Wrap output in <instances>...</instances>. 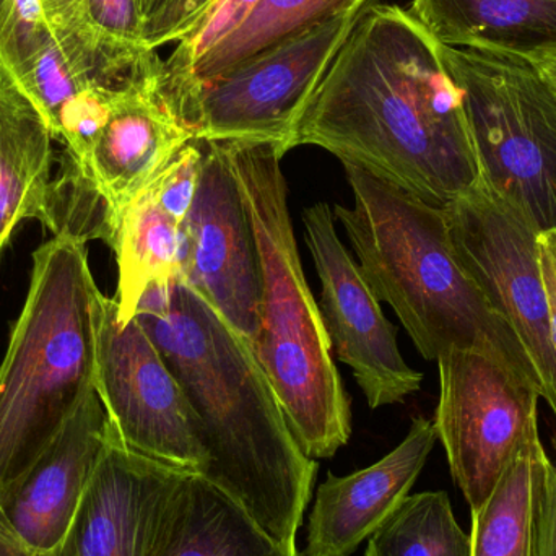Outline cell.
<instances>
[{
	"label": "cell",
	"mask_w": 556,
	"mask_h": 556,
	"mask_svg": "<svg viewBox=\"0 0 556 556\" xmlns=\"http://www.w3.org/2000/svg\"><path fill=\"white\" fill-rule=\"evenodd\" d=\"M51 35L41 0H0V80L28 64Z\"/></svg>",
	"instance_id": "cell-25"
},
{
	"label": "cell",
	"mask_w": 556,
	"mask_h": 556,
	"mask_svg": "<svg viewBox=\"0 0 556 556\" xmlns=\"http://www.w3.org/2000/svg\"><path fill=\"white\" fill-rule=\"evenodd\" d=\"M182 224L146 186L117 218L111 250L116 254L119 281L114 296L121 323L136 317L140 298L153 281L181 276Z\"/></svg>",
	"instance_id": "cell-21"
},
{
	"label": "cell",
	"mask_w": 556,
	"mask_h": 556,
	"mask_svg": "<svg viewBox=\"0 0 556 556\" xmlns=\"http://www.w3.org/2000/svg\"><path fill=\"white\" fill-rule=\"evenodd\" d=\"M444 208L454 251L490 306L515 330L551 404L555 392L547 288L539 263V231L482 179Z\"/></svg>",
	"instance_id": "cell-9"
},
{
	"label": "cell",
	"mask_w": 556,
	"mask_h": 556,
	"mask_svg": "<svg viewBox=\"0 0 556 556\" xmlns=\"http://www.w3.org/2000/svg\"><path fill=\"white\" fill-rule=\"evenodd\" d=\"M166 0H146L142 7L143 25L165 5Z\"/></svg>",
	"instance_id": "cell-33"
},
{
	"label": "cell",
	"mask_w": 556,
	"mask_h": 556,
	"mask_svg": "<svg viewBox=\"0 0 556 556\" xmlns=\"http://www.w3.org/2000/svg\"><path fill=\"white\" fill-rule=\"evenodd\" d=\"M142 556H298L264 531L233 496L195 472H179L150 521Z\"/></svg>",
	"instance_id": "cell-17"
},
{
	"label": "cell",
	"mask_w": 556,
	"mask_h": 556,
	"mask_svg": "<svg viewBox=\"0 0 556 556\" xmlns=\"http://www.w3.org/2000/svg\"><path fill=\"white\" fill-rule=\"evenodd\" d=\"M80 20L98 46L117 54L146 51L139 0H81Z\"/></svg>",
	"instance_id": "cell-26"
},
{
	"label": "cell",
	"mask_w": 556,
	"mask_h": 556,
	"mask_svg": "<svg viewBox=\"0 0 556 556\" xmlns=\"http://www.w3.org/2000/svg\"><path fill=\"white\" fill-rule=\"evenodd\" d=\"M368 2L369 0H260L247 23L192 68L185 85L169 98V106L178 116L179 104L192 88L235 71L244 62L303 35L314 26L346 13L358 12Z\"/></svg>",
	"instance_id": "cell-22"
},
{
	"label": "cell",
	"mask_w": 556,
	"mask_h": 556,
	"mask_svg": "<svg viewBox=\"0 0 556 556\" xmlns=\"http://www.w3.org/2000/svg\"><path fill=\"white\" fill-rule=\"evenodd\" d=\"M535 67L539 68L542 75H544L545 80L554 87L556 91V59H551V61L539 62V64H534Z\"/></svg>",
	"instance_id": "cell-32"
},
{
	"label": "cell",
	"mask_w": 556,
	"mask_h": 556,
	"mask_svg": "<svg viewBox=\"0 0 556 556\" xmlns=\"http://www.w3.org/2000/svg\"><path fill=\"white\" fill-rule=\"evenodd\" d=\"M111 438L106 410L97 391L90 392L0 498V522L26 547L51 555L67 534Z\"/></svg>",
	"instance_id": "cell-13"
},
{
	"label": "cell",
	"mask_w": 556,
	"mask_h": 556,
	"mask_svg": "<svg viewBox=\"0 0 556 556\" xmlns=\"http://www.w3.org/2000/svg\"><path fill=\"white\" fill-rule=\"evenodd\" d=\"M539 263H541L542 277L547 288L548 309H551V337L554 350L556 371V230L545 231L538 238ZM556 420V381L554 399L551 404Z\"/></svg>",
	"instance_id": "cell-28"
},
{
	"label": "cell",
	"mask_w": 556,
	"mask_h": 556,
	"mask_svg": "<svg viewBox=\"0 0 556 556\" xmlns=\"http://www.w3.org/2000/svg\"><path fill=\"white\" fill-rule=\"evenodd\" d=\"M162 75L121 94L87 160H74L110 205L114 231L124 207L194 139L163 97Z\"/></svg>",
	"instance_id": "cell-15"
},
{
	"label": "cell",
	"mask_w": 556,
	"mask_h": 556,
	"mask_svg": "<svg viewBox=\"0 0 556 556\" xmlns=\"http://www.w3.org/2000/svg\"><path fill=\"white\" fill-rule=\"evenodd\" d=\"M408 13L450 48L529 64L556 59V0H412Z\"/></svg>",
	"instance_id": "cell-18"
},
{
	"label": "cell",
	"mask_w": 556,
	"mask_h": 556,
	"mask_svg": "<svg viewBox=\"0 0 556 556\" xmlns=\"http://www.w3.org/2000/svg\"><path fill=\"white\" fill-rule=\"evenodd\" d=\"M438 441L434 421L415 418L394 451L346 477H327L317 489L307 525L306 556H352L399 508Z\"/></svg>",
	"instance_id": "cell-14"
},
{
	"label": "cell",
	"mask_w": 556,
	"mask_h": 556,
	"mask_svg": "<svg viewBox=\"0 0 556 556\" xmlns=\"http://www.w3.org/2000/svg\"><path fill=\"white\" fill-rule=\"evenodd\" d=\"M41 3L51 29L80 22L81 0H41Z\"/></svg>",
	"instance_id": "cell-30"
},
{
	"label": "cell",
	"mask_w": 556,
	"mask_h": 556,
	"mask_svg": "<svg viewBox=\"0 0 556 556\" xmlns=\"http://www.w3.org/2000/svg\"><path fill=\"white\" fill-rule=\"evenodd\" d=\"M440 369L438 440L470 509L483 505L526 434L538 425L541 391L511 368L476 350H450Z\"/></svg>",
	"instance_id": "cell-10"
},
{
	"label": "cell",
	"mask_w": 556,
	"mask_h": 556,
	"mask_svg": "<svg viewBox=\"0 0 556 556\" xmlns=\"http://www.w3.org/2000/svg\"><path fill=\"white\" fill-rule=\"evenodd\" d=\"M253 228L260 324L253 346L294 440L329 459L352 434L350 402L332 345L301 267L276 143L224 142Z\"/></svg>",
	"instance_id": "cell-4"
},
{
	"label": "cell",
	"mask_w": 556,
	"mask_h": 556,
	"mask_svg": "<svg viewBox=\"0 0 556 556\" xmlns=\"http://www.w3.org/2000/svg\"><path fill=\"white\" fill-rule=\"evenodd\" d=\"M552 464L534 425L489 498L472 509V556H541Z\"/></svg>",
	"instance_id": "cell-19"
},
{
	"label": "cell",
	"mask_w": 556,
	"mask_h": 556,
	"mask_svg": "<svg viewBox=\"0 0 556 556\" xmlns=\"http://www.w3.org/2000/svg\"><path fill=\"white\" fill-rule=\"evenodd\" d=\"M314 146L446 207L480 179L463 97L440 42L389 3L363 7L301 111L288 152Z\"/></svg>",
	"instance_id": "cell-1"
},
{
	"label": "cell",
	"mask_w": 556,
	"mask_h": 556,
	"mask_svg": "<svg viewBox=\"0 0 556 556\" xmlns=\"http://www.w3.org/2000/svg\"><path fill=\"white\" fill-rule=\"evenodd\" d=\"M214 0H166L165 5L143 25V45L149 49L181 41Z\"/></svg>",
	"instance_id": "cell-27"
},
{
	"label": "cell",
	"mask_w": 556,
	"mask_h": 556,
	"mask_svg": "<svg viewBox=\"0 0 556 556\" xmlns=\"http://www.w3.org/2000/svg\"><path fill=\"white\" fill-rule=\"evenodd\" d=\"M359 12L314 26L235 71L198 85L179 104V119L194 139L276 143L285 155L301 111Z\"/></svg>",
	"instance_id": "cell-7"
},
{
	"label": "cell",
	"mask_w": 556,
	"mask_h": 556,
	"mask_svg": "<svg viewBox=\"0 0 556 556\" xmlns=\"http://www.w3.org/2000/svg\"><path fill=\"white\" fill-rule=\"evenodd\" d=\"M94 391L127 450L204 473L207 456L178 379L136 317L121 323L116 300L103 293L97 306Z\"/></svg>",
	"instance_id": "cell-8"
},
{
	"label": "cell",
	"mask_w": 556,
	"mask_h": 556,
	"mask_svg": "<svg viewBox=\"0 0 556 556\" xmlns=\"http://www.w3.org/2000/svg\"><path fill=\"white\" fill-rule=\"evenodd\" d=\"M541 556H556V464H552L551 473H548L544 521H542Z\"/></svg>",
	"instance_id": "cell-29"
},
{
	"label": "cell",
	"mask_w": 556,
	"mask_h": 556,
	"mask_svg": "<svg viewBox=\"0 0 556 556\" xmlns=\"http://www.w3.org/2000/svg\"><path fill=\"white\" fill-rule=\"evenodd\" d=\"M333 218L326 202L303 212L304 240L319 276V309L332 352L352 369L369 407L399 404L420 391L424 375L402 356L397 332L340 241Z\"/></svg>",
	"instance_id": "cell-11"
},
{
	"label": "cell",
	"mask_w": 556,
	"mask_h": 556,
	"mask_svg": "<svg viewBox=\"0 0 556 556\" xmlns=\"http://www.w3.org/2000/svg\"><path fill=\"white\" fill-rule=\"evenodd\" d=\"M143 2H146V0H139L140 12H142Z\"/></svg>",
	"instance_id": "cell-34"
},
{
	"label": "cell",
	"mask_w": 556,
	"mask_h": 556,
	"mask_svg": "<svg viewBox=\"0 0 556 556\" xmlns=\"http://www.w3.org/2000/svg\"><path fill=\"white\" fill-rule=\"evenodd\" d=\"M137 323L185 391L207 456L202 476L287 547L313 493L317 463L294 440L253 346L181 276L153 281Z\"/></svg>",
	"instance_id": "cell-2"
},
{
	"label": "cell",
	"mask_w": 556,
	"mask_h": 556,
	"mask_svg": "<svg viewBox=\"0 0 556 556\" xmlns=\"http://www.w3.org/2000/svg\"><path fill=\"white\" fill-rule=\"evenodd\" d=\"M179 472L127 450L113 430L74 521L51 556H142L156 505Z\"/></svg>",
	"instance_id": "cell-16"
},
{
	"label": "cell",
	"mask_w": 556,
	"mask_h": 556,
	"mask_svg": "<svg viewBox=\"0 0 556 556\" xmlns=\"http://www.w3.org/2000/svg\"><path fill=\"white\" fill-rule=\"evenodd\" d=\"M260 0H214L163 64L162 93L168 101L192 68L247 23ZM169 104V103H168Z\"/></svg>",
	"instance_id": "cell-24"
},
{
	"label": "cell",
	"mask_w": 556,
	"mask_h": 556,
	"mask_svg": "<svg viewBox=\"0 0 556 556\" xmlns=\"http://www.w3.org/2000/svg\"><path fill=\"white\" fill-rule=\"evenodd\" d=\"M199 142L202 162L198 191L181 230V278L253 343L260 324L253 228L225 143Z\"/></svg>",
	"instance_id": "cell-12"
},
{
	"label": "cell",
	"mask_w": 556,
	"mask_h": 556,
	"mask_svg": "<svg viewBox=\"0 0 556 556\" xmlns=\"http://www.w3.org/2000/svg\"><path fill=\"white\" fill-rule=\"evenodd\" d=\"M0 556H51L39 554V552L31 551L26 547L23 542H20L5 526L0 522Z\"/></svg>",
	"instance_id": "cell-31"
},
{
	"label": "cell",
	"mask_w": 556,
	"mask_h": 556,
	"mask_svg": "<svg viewBox=\"0 0 556 556\" xmlns=\"http://www.w3.org/2000/svg\"><path fill=\"white\" fill-rule=\"evenodd\" d=\"M352 207L333 205L359 269L401 319L425 359L476 350L500 359L541 391L538 371L508 323L464 269L444 208L342 163Z\"/></svg>",
	"instance_id": "cell-3"
},
{
	"label": "cell",
	"mask_w": 556,
	"mask_h": 556,
	"mask_svg": "<svg viewBox=\"0 0 556 556\" xmlns=\"http://www.w3.org/2000/svg\"><path fill=\"white\" fill-rule=\"evenodd\" d=\"M365 556H472L444 492L408 495L372 532Z\"/></svg>",
	"instance_id": "cell-23"
},
{
	"label": "cell",
	"mask_w": 556,
	"mask_h": 556,
	"mask_svg": "<svg viewBox=\"0 0 556 556\" xmlns=\"http://www.w3.org/2000/svg\"><path fill=\"white\" fill-rule=\"evenodd\" d=\"M459 88L480 179L539 233L556 230V91L534 64L440 45Z\"/></svg>",
	"instance_id": "cell-6"
},
{
	"label": "cell",
	"mask_w": 556,
	"mask_h": 556,
	"mask_svg": "<svg viewBox=\"0 0 556 556\" xmlns=\"http://www.w3.org/2000/svg\"><path fill=\"white\" fill-rule=\"evenodd\" d=\"M100 293L85 243L54 237L33 254L0 366V498L94 391Z\"/></svg>",
	"instance_id": "cell-5"
},
{
	"label": "cell",
	"mask_w": 556,
	"mask_h": 556,
	"mask_svg": "<svg viewBox=\"0 0 556 556\" xmlns=\"http://www.w3.org/2000/svg\"><path fill=\"white\" fill-rule=\"evenodd\" d=\"M54 140L35 108L0 81V251L20 222L48 220Z\"/></svg>",
	"instance_id": "cell-20"
}]
</instances>
